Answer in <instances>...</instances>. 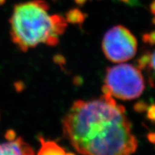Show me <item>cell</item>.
I'll return each mask as SVG.
<instances>
[{"label":"cell","instance_id":"cell-1","mask_svg":"<svg viewBox=\"0 0 155 155\" xmlns=\"http://www.w3.org/2000/svg\"><path fill=\"white\" fill-rule=\"evenodd\" d=\"M63 131L82 155H131L138 147L126 108L110 94L75 101L64 116Z\"/></svg>","mask_w":155,"mask_h":155},{"label":"cell","instance_id":"cell-2","mask_svg":"<svg viewBox=\"0 0 155 155\" xmlns=\"http://www.w3.org/2000/svg\"><path fill=\"white\" fill-rule=\"evenodd\" d=\"M44 0H32L17 5L10 18V35L14 43L23 52L40 44L56 46L67 28L65 18L50 15Z\"/></svg>","mask_w":155,"mask_h":155},{"label":"cell","instance_id":"cell-3","mask_svg":"<svg viewBox=\"0 0 155 155\" xmlns=\"http://www.w3.org/2000/svg\"><path fill=\"white\" fill-rule=\"evenodd\" d=\"M144 79L141 70L130 64L123 63L108 68L102 87L103 94L121 100H134L143 94Z\"/></svg>","mask_w":155,"mask_h":155},{"label":"cell","instance_id":"cell-4","mask_svg":"<svg viewBox=\"0 0 155 155\" xmlns=\"http://www.w3.org/2000/svg\"><path fill=\"white\" fill-rule=\"evenodd\" d=\"M137 40L127 28L116 25L103 38L104 55L112 63H124L133 58L137 52Z\"/></svg>","mask_w":155,"mask_h":155},{"label":"cell","instance_id":"cell-5","mask_svg":"<svg viewBox=\"0 0 155 155\" xmlns=\"http://www.w3.org/2000/svg\"><path fill=\"white\" fill-rule=\"evenodd\" d=\"M0 155H35L33 149L14 133L7 141L0 143Z\"/></svg>","mask_w":155,"mask_h":155},{"label":"cell","instance_id":"cell-6","mask_svg":"<svg viewBox=\"0 0 155 155\" xmlns=\"http://www.w3.org/2000/svg\"><path fill=\"white\" fill-rule=\"evenodd\" d=\"M41 147L39 150L38 155H66V152L53 141H44L43 139H40Z\"/></svg>","mask_w":155,"mask_h":155},{"label":"cell","instance_id":"cell-7","mask_svg":"<svg viewBox=\"0 0 155 155\" xmlns=\"http://www.w3.org/2000/svg\"><path fill=\"white\" fill-rule=\"evenodd\" d=\"M67 22L72 23V24H82L85 19V15L78 9H75L69 11L66 14Z\"/></svg>","mask_w":155,"mask_h":155},{"label":"cell","instance_id":"cell-8","mask_svg":"<svg viewBox=\"0 0 155 155\" xmlns=\"http://www.w3.org/2000/svg\"><path fill=\"white\" fill-rule=\"evenodd\" d=\"M151 59V53L147 52L141 55L137 60V68L139 70H144L149 67Z\"/></svg>","mask_w":155,"mask_h":155},{"label":"cell","instance_id":"cell-9","mask_svg":"<svg viewBox=\"0 0 155 155\" xmlns=\"http://www.w3.org/2000/svg\"><path fill=\"white\" fill-rule=\"evenodd\" d=\"M148 107L149 106L147 105L146 102L141 101L136 103L134 106V109L135 111L139 112V113H142V112L146 111Z\"/></svg>","mask_w":155,"mask_h":155},{"label":"cell","instance_id":"cell-10","mask_svg":"<svg viewBox=\"0 0 155 155\" xmlns=\"http://www.w3.org/2000/svg\"><path fill=\"white\" fill-rule=\"evenodd\" d=\"M143 41L147 43H149L151 45H155V31L150 32V33L144 34L142 37Z\"/></svg>","mask_w":155,"mask_h":155},{"label":"cell","instance_id":"cell-11","mask_svg":"<svg viewBox=\"0 0 155 155\" xmlns=\"http://www.w3.org/2000/svg\"><path fill=\"white\" fill-rule=\"evenodd\" d=\"M147 117L151 121L155 122V104H152L147 108Z\"/></svg>","mask_w":155,"mask_h":155},{"label":"cell","instance_id":"cell-12","mask_svg":"<svg viewBox=\"0 0 155 155\" xmlns=\"http://www.w3.org/2000/svg\"><path fill=\"white\" fill-rule=\"evenodd\" d=\"M53 61L56 64H58V65L61 68L63 67V65H65V63H66L65 58H64L63 55H61V54H58V55L54 56Z\"/></svg>","mask_w":155,"mask_h":155},{"label":"cell","instance_id":"cell-13","mask_svg":"<svg viewBox=\"0 0 155 155\" xmlns=\"http://www.w3.org/2000/svg\"><path fill=\"white\" fill-rule=\"evenodd\" d=\"M148 68H150V69H152L155 72V50L154 51V53H151L150 63Z\"/></svg>","mask_w":155,"mask_h":155},{"label":"cell","instance_id":"cell-14","mask_svg":"<svg viewBox=\"0 0 155 155\" xmlns=\"http://www.w3.org/2000/svg\"><path fill=\"white\" fill-rule=\"evenodd\" d=\"M147 139L152 144H155V133L151 132L147 134Z\"/></svg>","mask_w":155,"mask_h":155},{"label":"cell","instance_id":"cell-15","mask_svg":"<svg viewBox=\"0 0 155 155\" xmlns=\"http://www.w3.org/2000/svg\"><path fill=\"white\" fill-rule=\"evenodd\" d=\"M73 82H74V84L75 85H77V86H80L81 84V83L83 82V80L81 79V77L79 76H77V77H75L74 79H73Z\"/></svg>","mask_w":155,"mask_h":155},{"label":"cell","instance_id":"cell-16","mask_svg":"<svg viewBox=\"0 0 155 155\" xmlns=\"http://www.w3.org/2000/svg\"><path fill=\"white\" fill-rule=\"evenodd\" d=\"M75 2L79 5H83V3H85L86 2V0H75Z\"/></svg>","mask_w":155,"mask_h":155},{"label":"cell","instance_id":"cell-17","mask_svg":"<svg viewBox=\"0 0 155 155\" xmlns=\"http://www.w3.org/2000/svg\"><path fill=\"white\" fill-rule=\"evenodd\" d=\"M66 155H75V154H73V153L70 152V153H66Z\"/></svg>","mask_w":155,"mask_h":155}]
</instances>
